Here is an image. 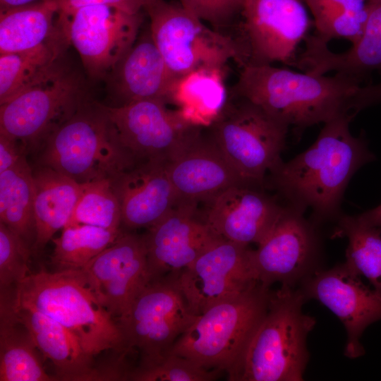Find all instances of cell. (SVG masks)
I'll use <instances>...</instances> for the list:
<instances>
[{"instance_id":"14","label":"cell","mask_w":381,"mask_h":381,"mask_svg":"<svg viewBox=\"0 0 381 381\" xmlns=\"http://www.w3.org/2000/svg\"><path fill=\"white\" fill-rule=\"evenodd\" d=\"M251 250L248 246L220 238L179 274V285L193 315L259 282Z\"/></svg>"},{"instance_id":"34","label":"cell","mask_w":381,"mask_h":381,"mask_svg":"<svg viewBox=\"0 0 381 381\" xmlns=\"http://www.w3.org/2000/svg\"><path fill=\"white\" fill-rule=\"evenodd\" d=\"M222 372L208 370L190 359L169 352L157 361L130 370L127 380L135 381H211Z\"/></svg>"},{"instance_id":"43","label":"cell","mask_w":381,"mask_h":381,"mask_svg":"<svg viewBox=\"0 0 381 381\" xmlns=\"http://www.w3.org/2000/svg\"><path fill=\"white\" fill-rule=\"evenodd\" d=\"M43 0H0V10L23 6Z\"/></svg>"},{"instance_id":"27","label":"cell","mask_w":381,"mask_h":381,"mask_svg":"<svg viewBox=\"0 0 381 381\" xmlns=\"http://www.w3.org/2000/svg\"><path fill=\"white\" fill-rule=\"evenodd\" d=\"M11 290H1L0 380H57L44 370L29 332L16 316Z\"/></svg>"},{"instance_id":"8","label":"cell","mask_w":381,"mask_h":381,"mask_svg":"<svg viewBox=\"0 0 381 381\" xmlns=\"http://www.w3.org/2000/svg\"><path fill=\"white\" fill-rule=\"evenodd\" d=\"M144 10L154 42L174 78L200 68H224L231 59L243 65L237 40L207 27L180 3L153 0Z\"/></svg>"},{"instance_id":"37","label":"cell","mask_w":381,"mask_h":381,"mask_svg":"<svg viewBox=\"0 0 381 381\" xmlns=\"http://www.w3.org/2000/svg\"><path fill=\"white\" fill-rule=\"evenodd\" d=\"M181 5L214 27L227 25L241 11L244 0H179Z\"/></svg>"},{"instance_id":"9","label":"cell","mask_w":381,"mask_h":381,"mask_svg":"<svg viewBox=\"0 0 381 381\" xmlns=\"http://www.w3.org/2000/svg\"><path fill=\"white\" fill-rule=\"evenodd\" d=\"M178 276L150 281L117 320L128 353L135 349L140 354V365L169 353L197 317L188 306Z\"/></svg>"},{"instance_id":"44","label":"cell","mask_w":381,"mask_h":381,"mask_svg":"<svg viewBox=\"0 0 381 381\" xmlns=\"http://www.w3.org/2000/svg\"><path fill=\"white\" fill-rule=\"evenodd\" d=\"M368 1H377V0H367Z\"/></svg>"},{"instance_id":"24","label":"cell","mask_w":381,"mask_h":381,"mask_svg":"<svg viewBox=\"0 0 381 381\" xmlns=\"http://www.w3.org/2000/svg\"><path fill=\"white\" fill-rule=\"evenodd\" d=\"M116 105L159 99L168 104L174 78L152 39L150 28L136 41L111 73Z\"/></svg>"},{"instance_id":"5","label":"cell","mask_w":381,"mask_h":381,"mask_svg":"<svg viewBox=\"0 0 381 381\" xmlns=\"http://www.w3.org/2000/svg\"><path fill=\"white\" fill-rule=\"evenodd\" d=\"M271 291L257 282L198 315L169 352L208 370L226 373L230 380L267 309Z\"/></svg>"},{"instance_id":"32","label":"cell","mask_w":381,"mask_h":381,"mask_svg":"<svg viewBox=\"0 0 381 381\" xmlns=\"http://www.w3.org/2000/svg\"><path fill=\"white\" fill-rule=\"evenodd\" d=\"M122 232L88 224L68 225L54 244L51 262L56 270H82Z\"/></svg>"},{"instance_id":"26","label":"cell","mask_w":381,"mask_h":381,"mask_svg":"<svg viewBox=\"0 0 381 381\" xmlns=\"http://www.w3.org/2000/svg\"><path fill=\"white\" fill-rule=\"evenodd\" d=\"M225 68H200L176 78L168 104L177 107L193 125L207 128L219 116L228 99Z\"/></svg>"},{"instance_id":"23","label":"cell","mask_w":381,"mask_h":381,"mask_svg":"<svg viewBox=\"0 0 381 381\" xmlns=\"http://www.w3.org/2000/svg\"><path fill=\"white\" fill-rule=\"evenodd\" d=\"M13 311L26 327L37 349L54 365L57 380L90 381L109 378L93 366V358L64 325L30 307L15 303Z\"/></svg>"},{"instance_id":"18","label":"cell","mask_w":381,"mask_h":381,"mask_svg":"<svg viewBox=\"0 0 381 381\" xmlns=\"http://www.w3.org/2000/svg\"><path fill=\"white\" fill-rule=\"evenodd\" d=\"M197 204L178 203L144 235L150 281L179 275L220 238L198 217Z\"/></svg>"},{"instance_id":"7","label":"cell","mask_w":381,"mask_h":381,"mask_svg":"<svg viewBox=\"0 0 381 381\" xmlns=\"http://www.w3.org/2000/svg\"><path fill=\"white\" fill-rule=\"evenodd\" d=\"M289 128L248 99L231 95L207 128L244 183L265 188L267 175L282 162Z\"/></svg>"},{"instance_id":"31","label":"cell","mask_w":381,"mask_h":381,"mask_svg":"<svg viewBox=\"0 0 381 381\" xmlns=\"http://www.w3.org/2000/svg\"><path fill=\"white\" fill-rule=\"evenodd\" d=\"M336 234L348 239L345 265L381 291V228L364 222L358 215H343Z\"/></svg>"},{"instance_id":"3","label":"cell","mask_w":381,"mask_h":381,"mask_svg":"<svg viewBox=\"0 0 381 381\" xmlns=\"http://www.w3.org/2000/svg\"><path fill=\"white\" fill-rule=\"evenodd\" d=\"M13 298L64 325L92 358L109 350L128 353L116 319L99 301L83 270L30 273L14 287Z\"/></svg>"},{"instance_id":"28","label":"cell","mask_w":381,"mask_h":381,"mask_svg":"<svg viewBox=\"0 0 381 381\" xmlns=\"http://www.w3.org/2000/svg\"><path fill=\"white\" fill-rule=\"evenodd\" d=\"M55 0L0 10V54L36 48L61 33Z\"/></svg>"},{"instance_id":"13","label":"cell","mask_w":381,"mask_h":381,"mask_svg":"<svg viewBox=\"0 0 381 381\" xmlns=\"http://www.w3.org/2000/svg\"><path fill=\"white\" fill-rule=\"evenodd\" d=\"M240 14L243 66H296V49L312 25L302 0H244Z\"/></svg>"},{"instance_id":"25","label":"cell","mask_w":381,"mask_h":381,"mask_svg":"<svg viewBox=\"0 0 381 381\" xmlns=\"http://www.w3.org/2000/svg\"><path fill=\"white\" fill-rule=\"evenodd\" d=\"M35 238L32 247L42 250L54 234L68 224L81 184L46 166L33 171Z\"/></svg>"},{"instance_id":"38","label":"cell","mask_w":381,"mask_h":381,"mask_svg":"<svg viewBox=\"0 0 381 381\" xmlns=\"http://www.w3.org/2000/svg\"><path fill=\"white\" fill-rule=\"evenodd\" d=\"M59 13H69L86 5L103 4L112 6L123 11L137 13L142 12L145 6L153 0H55Z\"/></svg>"},{"instance_id":"20","label":"cell","mask_w":381,"mask_h":381,"mask_svg":"<svg viewBox=\"0 0 381 381\" xmlns=\"http://www.w3.org/2000/svg\"><path fill=\"white\" fill-rule=\"evenodd\" d=\"M167 169L177 204L207 202L230 187L247 185L203 131L167 163Z\"/></svg>"},{"instance_id":"4","label":"cell","mask_w":381,"mask_h":381,"mask_svg":"<svg viewBox=\"0 0 381 381\" xmlns=\"http://www.w3.org/2000/svg\"><path fill=\"white\" fill-rule=\"evenodd\" d=\"M302 290L271 291L265 316L230 381H300L308 360V334L315 320L303 313Z\"/></svg>"},{"instance_id":"22","label":"cell","mask_w":381,"mask_h":381,"mask_svg":"<svg viewBox=\"0 0 381 381\" xmlns=\"http://www.w3.org/2000/svg\"><path fill=\"white\" fill-rule=\"evenodd\" d=\"M304 41L306 48L297 57V68L315 75L335 71L362 81L368 73L381 70V0L368 1L363 33L347 51L332 52L315 35H308Z\"/></svg>"},{"instance_id":"30","label":"cell","mask_w":381,"mask_h":381,"mask_svg":"<svg viewBox=\"0 0 381 381\" xmlns=\"http://www.w3.org/2000/svg\"><path fill=\"white\" fill-rule=\"evenodd\" d=\"M61 33L32 49L0 54V104L26 88L57 64L63 43Z\"/></svg>"},{"instance_id":"2","label":"cell","mask_w":381,"mask_h":381,"mask_svg":"<svg viewBox=\"0 0 381 381\" xmlns=\"http://www.w3.org/2000/svg\"><path fill=\"white\" fill-rule=\"evenodd\" d=\"M361 80L343 74L334 76L297 73L271 65H246L231 95L260 107L298 136L306 128L355 113L352 102Z\"/></svg>"},{"instance_id":"39","label":"cell","mask_w":381,"mask_h":381,"mask_svg":"<svg viewBox=\"0 0 381 381\" xmlns=\"http://www.w3.org/2000/svg\"><path fill=\"white\" fill-rule=\"evenodd\" d=\"M25 148L17 140L0 133V173L13 167L25 157Z\"/></svg>"},{"instance_id":"19","label":"cell","mask_w":381,"mask_h":381,"mask_svg":"<svg viewBox=\"0 0 381 381\" xmlns=\"http://www.w3.org/2000/svg\"><path fill=\"white\" fill-rule=\"evenodd\" d=\"M265 188L237 185L206 203L202 220L217 236L245 246L258 244L284 212Z\"/></svg>"},{"instance_id":"35","label":"cell","mask_w":381,"mask_h":381,"mask_svg":"<svg viewBox=\"0 0 381 381\" xmlns=\"http://www.w3.org/2000/svg\"><path fill=\"white\" fill-rule=\"evenodd\" d=\"M307 6L314 18L315 35L323 42L342 38L353 44L361 37L368 13H352L321 3Z\"/></svg>"},{"instance_id":"40","label":"cell","mask_w":381,"mask_h":381,"mask_svg":"<svg viewBox=\"0 0 381 381\" xmlns=\"http://www.w3.org/2000/svg\"><path fill=\"white\" fill-rule=\"evenodd\" d=\"M381 103V82L364 87L360 86L353 99V109L356 113L370 106Z\"/></svg>"},{"instance_id":"1","label":"cell","mask_w":381,"mask_h":381,"mask_svg":"<svg viewBox=\"0 0 381 381\" xmlns=\"http://www.w3.org/2000/svg\"><path fill=\"white\" fill-rule=\"evenodd\" d=\"M356 114L346 113L325 123L311 146L267 175L265 188L276 191L286 205L303 212L310 209L314 223L339 219L350 179L375 159L366 140L350 131Z\"/></svg>"},{"instance_id":"15","label":"cell","mask_w":381,"mask_h":381,"mask_svg":"<svg viewBox=\"0 0 381 381\" xmlns=\"http://www.w3.org/2000/svg\"><path fill=\"white\" fill-rule=\"evenodd\" d=\"M304 212L286 207L265 238L251 250L257 280L266 287L276 282L294 286L308 273L318 250L314 225Z\"/></svg>"},{"instance_id":"33","label":"cell","mask_w":381,"mask_h":381,"mask_svg":"<svg viewBox=\"0 0 381 381\" xmlns=\"http://www.w3.org/2000/svg\"><path fill=\"white\" fill-rule=\"evenodd\" d=\"M80 184V193L67 226L88 224L121 229V206L112 181L102 179Z\"/></svg>"},{"instance_id":"11","label":"cell","mask_w":381,"mask_h":381,"mask_svg":"<svg viewBox=\"0 0 381 381\" xmlns=\"http://www.w3.org/2000/svg\"><path fill=\"white\" fill-rule=\"evenodd\" d=\"M58 21L66 42L76 49L88 73L101 78L110 74L133 45L143 15L91 4L69 13H59Z\"/></svg>"},{"instance_id":"16","label":"cell","mask_w":381,"mask_h":381,"mask_svg":"<svg viewBox=\"0 0 381 381\" xmlns=\"http://www.w3.org/2000/svg\"><path fill=\"white\" fill-rule=\"evenodd\" d=\"M345 263L308 276L302 290L306 298L318 301L342 322L347 341L344 354L362 356L359 339L366 327L381 320V291L370 289Z\"/></svg>"},{"instance_id":"17","label":"cell","mask_w":381,"mask_h":381,"mask_svg":"<svg viewBox=\"0 0 381 381\" xmlns=\"http://www.w3.org/2000/svg\"><path fill=\"white\" fill-rule=\"evenodd\" d=\"M82 270L99 301L117 320L150 282L144 236L122 231Z\"/></svg>"},{"instance_id":"12","label":"cell","mask_w":381,"mask_h":381,"mask_svg":"<svg viewBox=\"0 0 381 381\" xmlns=\"http://www.w3.org/2000/svg\"><path fill=\"white\" fill-rule=\"evenodd\" d=\"M123 145L138 161L170 162L204 129L159 99L123 105L99 104Z\"/></svg>"},{"instance_id":"21","label":"cell","mask_w":381,"mask_h":381,"mask_svg":"<svg viewBox=\"0 0 381 381\" xmlns=\"http://www.w3.org/2000/svg\"><path fill=\"white\" fill-rule=\"evenodd\" d=\"M167 163L140 161L111 181L120 202L122 226L148 229L177 204Z\"/></svg>"},{"instance_id":"10","label":"cell","mask_w":381,"mask_h":381,"mask_svg":"<svg viewBox=\"0 0 381 381\" xmlns=\"http://www.w3.org/2000/svg\"><path fill=\"white\" fill-rule=\"evenodd\" d=\"M79 78L56 64L35 83L0 107V133L25 147L46 139L78 109Z\"/></svg>"},{"instance_id":"41","label":"cell","mask_w":381,"mask_h":381,"mask_svg":"<svg viewBox=\"0 0 381 381\" xmlns=\"http://www.w3.org/2000/svg\"><path fill=\"white\" fill-rule=\"evenodd\" d=\"M306 4L322 3L356 14L368 13L367 0H304Z\"/></svg>"},{"instance_id":"36","label":"cell","mask_w":381,"mask_h":381,"mask_svg":"<svg viewBox=\"0 0 381 381\" xmlns=\"http://www.w3.org/2000/svg\"><path fill=\"white\" fill-rule=\"evenodd\" d=\"M31 248L6 224L0 222V287L13 288L30 272Z\"/></svg>"},{"instance_id":"6","label":"cell","mask_w":381,"mask_h":381,"mask_svg":"<svg viewBox=\"0 0 381 381\" xmlns=\"http://www.w3.org/2000/svg\"><path fill=\"white\" fill-rule=\"evenodd\" d=\"M43 145L42 165L79 183L112 181L138 162L97 102L81 104Z\"/></svg>"},{"instance_id":"42","label":"cell","mask_w":381,"mask_h":381,"mask_svg":"<svg viewBox=\"0 0 381 381\" xmlns=\"http://www.w3.org/2000/svg\"><path fill=\"white\" fill-rule=\"evenodd\" d=\"M358 217L364 222L371 226L381 228V204L358 214Z\"/></svg>"},{"instance_id":"29","label":"cell","mask_w":381,"mask_h":381,"mask_svg":"<svg viewBox=\"0 0 381 381\" xmlns=\"http://www.w3.org/2000/svg\"><path fill=\"white\" fill-rule=\"evenodd\" d=\"M0 222L32 250L35 238L33 171L25 157L0 173Z\"/></svg>"}]
</instances>
